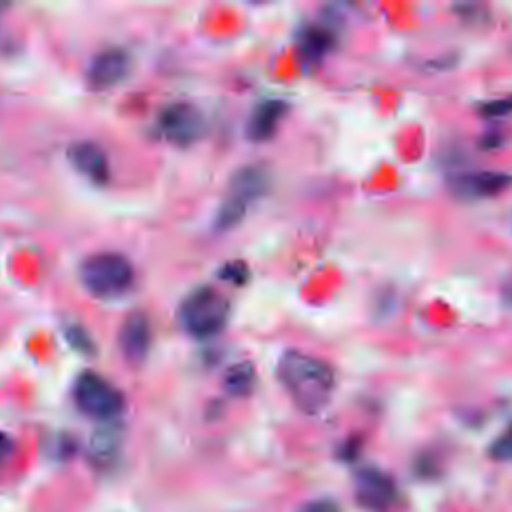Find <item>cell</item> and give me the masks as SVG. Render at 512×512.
I'll use <instances>...</instances> for the list:
<instances>
[{"instance_id":"obj_1","label":"cell","mask_w":512,"mask_h":512,"mask_svg":"<svg viewBox=\"0 0 512 512\" xmlns=\"http://www.w3.org/2000/svg\"><path fill=\"white\" fill-rule=\"evenodd\" d=\"M276 374L292 402L306 414L320 412L336 386L332 366L300 350H286L278 360Z\"/></svg>"},{"instance_id":"obj_2","label":"cell","mask_w":512,"mask_h":512,"mask_svg":"<svg viewBox=\"0 0 512 512\" xmlns=\"http://www.w3.org/2000/svg\"><path fill=\"white\" fill-rule=\"evenodd\" d=\"M230 304L214 288L202 286L190 292L178 312L184 332L192 338L206 340L220 334L228 322Z\"/></svg>"},{"instance_id":"obj_3","label":"cell","mask_w":512,"mask_h":512,"mask_svg":"<svg viewBox=\"0 0 512 512\" xmlns=\"http://www.w3.org/2000/svg\"><path fill=\"white\" fill-rule=\"evenodd\" d=\"M270 176L262 166H244L230 178L226 196L216 214V228L230 230L242 222L248 208L266 194Z\"/></svg>"},{"instance_id":"obj_4","label":"cell","mask_w":512,"mask_h":512,"mask_svg":"<svg viewBox=\"0 0 512 512\" xmlns=\"http://www.w3.org/2000/svg\"><path fill=\"white\" fill-rule=\"evenodd\" d=\"M82 286L96 298H116L130 290L134 268L118 252H98L88 256L80 266Z\"/></svg>"},{"instance_id":"obj_5","label":"cell","mask_w":512,"mask_h":512,"mask_svg":"<svg viewBox=\"0 0 512 512\" xmlns=\"http://www.w3.org/2000/svg\"><path fill=\"white\" fill-rule=\"evenodd\" d=\"M74 402L82 414L96 420H112L124 410L122 392L94 372H82L76 378Z\"/></svg>"},{"instance_id":"obj_6","label":"cell","mask_w":512,"mask_h":512,"mask_svg":"<svg viewBox=\"0 0 512 512\" xmlns=\"http://www.w3.org/2000/svg\"><path fill=\"white\" fill-rule=\"evenodd\" d=\"M158 130L168 142L176 146H190L202 138L206 122L196 106L188 102H174L160 112Z\"/></svg>"},{"instance_id":"obj_7","label":"cell","mask_w":512,"mask_h":512,"mask_svg":"<svg viewBox=\"0 0 512 512\" xmlns=\"http://www.w3.org/2000/svg\"><path fill=\"white\" fill-rule=\"evenodd\" d=\"M354 494L368 512H390L398 500L396 482L380 468L366 466L354 476Z\"/></svg>"},{"instance_id":"obj_8","label":"cell","mask_w":512,"mask_h":512,"mask_svg":"<svg viewBox=\"0 0 512 512\" xmlns=\"http://www.w3.org/2000/svg\"><path fill=\"white\" fill-rule=\"evenodd\" d=\"M452 192L460 198L478 200V198H490L504 192L508 186H512V174L506 172H466L456 174L450 180Z\"/></svg>"},{"instance_id":"obj_9","label":"cell","mask_w":512,"mask_h":512,"mask_svg":"<svg viewBox=\"0 0 512 512\" xmlns=\"http://www.w3.org/2000/svg\"><path fill=\"white\" fill-rule=\"evenodd\" d=\"M130 70V58L122 48L98 52L88 66V84L94 90H108L120 84Z\"/></svg>"},{"instance_id":"obj_10","label":"cell","mask_w":512,"mask_h":512,"mask_svg":"<svg viewBox=\"0 0 512 512\" xmlns=\"http://www.w3.org/2000/svg\"><path fill=\"white\" fill-rule=\"evenodd\" d=\"M118 344H120L122 356L130 364H140L148 356V350L152 344L150 320L142 312L130 314L120 328Z\"/></svg>"},{"instance_id":"obj_11","label":"cell","mask_w":512,"mask_h":512,"mask_svg":"<svg viewBox=\"0 0 512 512\" xmlns=\"http://www.w3.org/2000/svg\"><path fill=\"white\" fill-rule=\"evenodd\" d=\"M70 164L94 184H106L110 180V164L104 148L96 142L84 140L68 148Z\"/></svg>"},{"instance_id":"obj_12","label":"cell","mask_w":512,"mask_h":512,"mask_svg":"<svg viewBox=\"0 0 512 512\" xmlns=\"http://www.w3.org/2000/svg\"><path fill=\"white\" fill-rule=\"evenodd\" d=\"M288 112V104L282 102V100H276V98H270V100H264L260 102L252 114H250V120L246 124V134L252 142H264L268 138H272L282 122V118L286 116Z\"/></svg>"},{"instance_id":"obj_13","label":"cell","mask_w":512,"mask_h":512,"mask_svg":"<svg viewBox=\"0 0 512 512\" xmlns=\"http://www.w3.org/2000/svg\"><path fill=\"white\" fill-rule=\"evenodd\" d=\"M298 46L306 60L318 62L336 46V32L328 24H310L300 30Z\"/></svg>"},{"instance_id":"obj_14","label":"cell","mask_w":512,"mask_h":512,"mask_svg":"<svg viewBox=\"0 0 512 512\" xmlns=\"http://www.w3.org/2000/svg\"><path fill=\"white\" fill-rule=\"evenodd\" d=\"M120 446H122L120 428L112 424L102 426L90 438V446H88L90 460L96 466H110L118 458Z\"/></svg>"},{"instance_id":"obj_15","label":"cell","mask_w":512,"mask_h":512,"mask_svg":"<svg viewBox=\"0 0 512 512\" xmlns=\"http://www.w3.org/2000/svg\"><path fill=\"white\" fill-rule=\"evenodd\" d=\"M254 384H256V372H254V366L250 362H238V364L230 366L226 376H224V388L232 396L250 394Z\"/></svg>"},{"instance_id":"obj_16","label":"cell","mask_w":512,"mask_h":512,"mask_svg":"<svg viewBox=\"0 0 512 512\" xmlns=\"http://www.w3.org/2000/svg\"><path fill=\"white\" fill-rule=\"evenodd\" d=\"M490 456L494 460L512 462V426H508L490 446Z\"/></svg>"},{"instance_id":"obj_17","label":"cell","mask_w":512,"mask_h":512,"mask_svg":"<svg viewBox=\"0 0 512 512\" xmlns=\"http://www.w3.org/2000/svg\"><path fill=\"white\" fill-rule=\"evenodd\" d=\"M66 340L70 342L72 348H76L82 354H92V350H94V342L82 326H68L66 328Z\"/></svg>"},{"instance_id":"obj_18","label":"cell","mask_w":512,"mask_h":512,"mask_svg":"<svg viewBox=\"0 0 512 512\" xmlns=\"http://www.w3.org/2000/svg\"><path fill=\"white\" fill-rule=\"evenodd\" d=\"M218 276H220L222 280H226V282H232V284L240 286V284H244L246 278H248V268H246L244 262L234 260V262H228L226 266H222L220 272H218Z\"/></svg>"},{"instance_id":"obj_19","label":"cell","mask_w":512,"mask_h":512,"mask_svg":"<svg viewBox=\"0 0 512 512\" xmlns=\"http://www.w3.org/2000/svg\"><path fill=\"white\" fill-rule=\"evenodd\" d=\"M74 450H76V444H74V440L70 438V436H60L58 440H56V448L54 450H50V458H56V460H66V458H70L72 454H74Z\"/></svg>"},{"instance_id":"obj_20","label":"cell","mask_w":512,"mask_h":512,"mask_svg":"<svg viewBox=\"0 0 512 512\" xmlns=\"http://www.w3.org/2000/svg\"><path fill=\"white\" fill-rule=\"evenodd\" d=\"M298 512H342V510L334 500L320 498V500H312V502L304 504Z\"/></svg>"},{"instance_id":"obj_21","label":"cell","mask_w":512,"mask_h":512,"mask_svg":"<svg viewBox=\"0 0 512 512\" xmlns=\"http://www.w3.org/2000/svg\"><path fill=\"white\" fill-rule=\"evenodd\" d=\"M12 450H14L12 438L0 430V462H4L12 454Z\"/></svg>"},{"instance_id":"obj_22","label":"cell","mask_w":512,"mask_h":512,"mask_svg":"<svg viewBox=\"0 0 512 512\" xmlns=\"http://www.w3.org/2000/svg\"><path fill=\"white\" fill-rule=\"evenodd\" d=\"M508 296H510V300H512V286H508Z\"/></svg>"}]
</instances>
